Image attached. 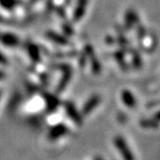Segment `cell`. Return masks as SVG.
<instances>
[{"label": "cell", "mask_w": 160, "mask_h": 160, "mask_svg": "<svg viewBox=\"0 0 160 160\" xmlns=\"http://www.w3.org/2000/svg\"><path fill=\"white\" fill-rule=\"evenodd\" d=\"M114 144L115 147L118 149L120 154L122 156L124 160H135L134 155L132 153L126 141L124 139V137L118 135L114 138Z\"/></svg>", "instance_id": "obj_1"}, {"label": "cell", "mask_w": 160, "mask_h": 160, "mask_svg": "<svg viewBox=\"0 0 160 160\" xmlns=\"http://www.w3.org/2000/svg\"><path fill=\"white\" fill-rule=\"evenodd\" d=\"M69 129L68 126L63 123H59L57 125L53 126L50 128L49 132H48V139L53 142L56 141L60 138L63 137L69 132Z\"/></svg>", "instance_id": "obj_2"}, {"label": "cell", "mask_w": 160, "mask_h": 160, "mask_svg": "<svg viewBox=\"0 0 160 160\" xmlns=\"http://www.w3.org/2000/svg\"><path fill=\"white\" fill-rule=\"evenodd\" d=\"M64 108L66 110V113L69 116L70 119L74 122L75 124H77L78 126H82L83 125V118L82 115L78 112V110L77 109L76 106L70 102H67L64 104Z\"/></svg>", "instance_id": "obj_3"}, {"label": "cell", "mask_w": 160, "mask_h": 160, "mask_svg": "<svg viewBox=\"0 0 160 160\" xmlns=\"http://www.w3.org/2000/svg\"><path fill=\"white\" fill-rule=\"evenodd\" d=\"M100 102H101V98H100L99 95H97V94L92 95L85 103V105H84V107L82 109V114L84 116H87V115L90 114L92 111L99 105Z\"/></svg>", "instance_id": "obj_4"}, {"label": "cell", "mask_w": 160, "mask_h": 160, "mask_svg": "<svg viewBox=\"0 0 160 160\" xmlns=\"http://www.w3.org/2000/svg\"><path fill=\"white\" fill-rule=\"evenodd\" d=\"M44 99L46 102V108L48 113L54 112L60 105V101L59 99L55 96L52 95L50 93H45L44 94Z\"/></svg>", "instance_id": "obj_5"}, {"label": "cell", "mask_w": 160, "mask_h": 160, "mask_svg": "<svg viewBox=\"0 0 160 160\" xmlns=\"http://www.w3.org/2000/svg\"><path fill=\"white\" fill-rule=\"evenodd\" d=\"M121 99L124 104L128 108H134L136 106V100L133 94L128 90H124L121 93Z\"/></svg>", "instance_id": "obj_6"}, {"label": "cell", "mask_w": 160, "mask_h": 160, "mask_svg": "<svg viewBox=\"0 0 160 160\" xmlns=\"http://www.w3.org/2000/svg\"><path fill=\"white\" fill-rule=\"evenodd\" d=\"M86 4H87V0H78V6H77L76 11L74 12V20L78 21L84 15V13L86 12Z\"/></svg>", "instance_id": "obj_7"}, {"label": "cell", "mask_w": 160, "mask_h": 160, "mask_svg": "<svg viewBox=\"0 0 160 160\" xmlns=\"http://www.w3.org/2000/svg\"><path fill=\"white\" fill-rule=\"evenodd\" d=\"M0 40L3 44H5L6 46H16L19 42L18 38L12 34H4L0 36Z\"/></svg>", "instance_id": "obj_8"}, {"label": "cell", "mask_w": 160, "mask_h": 160, "mask_svg": "<svg viewBox=\"0 0 160 160\" xmlns=\"http://www.w3.org/2000/svg\"><path fill=\"white\" fill-rule=\"evenodd\" d=\"M70 78H71V71L68 68H65V72H64V75H63L62 79L61 80V82H60V84L58 86L57 91L59 92H62L66 88V86L69 84V80H70Z\"/></svg>", "instance_id": "obj_9"}, {"label": "cell", "mask_w": 160, "mask_h": 160, "mask_svg": "<svg viewBox=\"0 0 160 160\" xmlns=\"http://www.w3.org/2000/svg\"><path fill=\"white\" fill-rule=\"evenodd\" d=\"M142 126L144 127H147V128H157L158 125V123L156 122V120H149L145 119L142 121Z\"/></svg>", "instance_id": "obj_10"}, {"label": "cell", "mask_w": 160, "mask_h": 160, "mask_svg": "<svg viewBox=\"0 0 160 160\" xmlns=\"http://www.w3.org/2000/svg\"><path fill=\"white\" fill-rule=\"evenodd\" d=\"M48 36H49V38H50L52 40H54V41L57 42V43H60V44H64V43H66V40L64 39L62 37L55 34V33H49Z\"/></svg>", "instance_id": "obj_11"}, {"label": "cell", "mask_w": 160, "mask_h": 160, "mask_svg": "<svg viewBox=\"0 0 160 160\" xmlns=\"http://www.w3.org/2000/svg\"><path fill=\"white\" fill-rule=\"evenodd\" d=\"M1 5L6 7V8H12L15 5V1L14 0H0Z\"/></svg>", "instance_id": "obj_12"}, {"label": "cell", "mask_w": 160, "mask_h": 160, "mask_svg": "<svg viewBox=\"0 0 160 160\" xmlns=\"http://www.w3.org/2000/svg\"><path fill=\"white\" fill-rule=\"evenodd\" d=\"M6 62H7L6 58L0 52V63H2V64H6Z\"/></svg>", "instance_id": "obj_13"}, {"label": "cell", "mask_w": 160, "mask_h": 160, "mask_svg": "<svg viewBox=\"0 0 160 160\" xmlns=\"http://www.w3.org/2000/svg\"><path fill=\"white\" fill-rule=\"evenodd\" d=\"M154 119L156 120V121H160V111H158L157 114L155 115Z\"/></svg>", "instance_id": "obj_14"}, {"label": "cell", "mask_w": 160, "mask_h": 160, "mask_svg": "<svg viewBox=\"0 0 160 160\" xmlns=\"http://www.w3.org/2000/svg\"><path fill=\"white\" fill-rule=\"evenodd\" d=\"M4 77H5V76H4V73L0 71V79H2V78H3Z\"/></svg>", "instance_id": "obj_15"}, {"label": "cell", "mask_w": 160, "mask_h": 160, "mask_svg": "<svg viewBox=\"0 0 160 160\" xmlns=\"http://www.w3.org/2000/svg\"><path fill=\"white\" fill-rule=\"evenodd\" d=\"M94 160H103L102 158H101V157H96L95 158H94Z\"/></svg>", "instance_id": "obj_16"}, {"label": "cell", "mask_w": 160, "mask_h": 160, "mask_svg": "<svg viewBox=\"0 0 160 160\" xmlns=\"http://www.w3.org/2000/svg\"><path fill=\"white\" fill-rule=\"evenodd\" d=\"M0 97H1V91H0Z\"/></svg>", "instance_id": "obj_17"}]
</instances>
